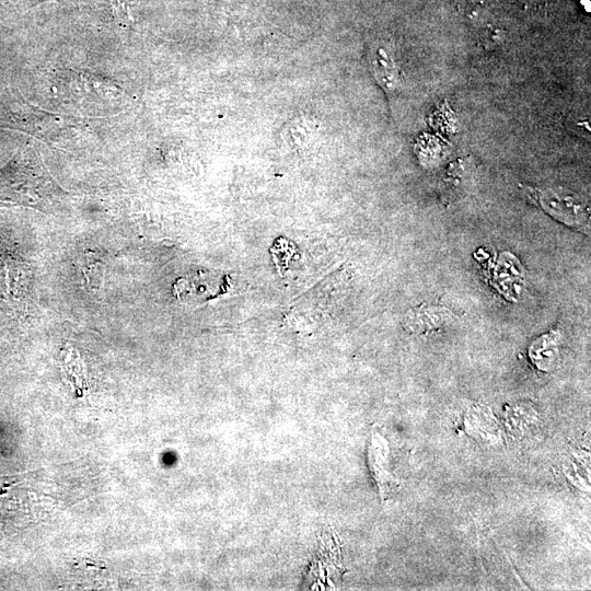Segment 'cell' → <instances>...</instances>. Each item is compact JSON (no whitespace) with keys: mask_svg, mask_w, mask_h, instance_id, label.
Wrapping results in <instances>:
<instances>
[{"mask_svg":"<svg viewBox=\"0 0 591 591\" xmlns=\"http://www.w3.org/2000/svg\"><path fill=\"white\" fill-rule=\"evenodd\" d=\"M387 451L386 440L380 433L373 431L368 451L369 465L382 498L385 497L387 486L393 483V477L385 470Z\"/></svg>","mask_w":591,"mask_h":591,"instance_id":"cell-1","label":"cell"},{"mask_svg":"<svg viewBox=\"0 0 591 591\" xmlns=\"http://www.w3.org/2000/svg\"><path fill=\"white\" fill-rule=\"evenodd\" d=\"M542 205L553 216L563 221L577 223L580 221L582 210L580 205L569 196L558 195L552 192L544 193L541 198Z\"/></svg>","mask_w":591,"mask_h":591,"instance_id":"cell-2","label":"cell"},{"mask_svg":"<svg viewBox=\"0 0 591 591\" xmlns=\"http://www.w3.org/2000/svg\"><path fill=\"white\" fill-rule=\"evenodd\" d=\"M556 334L549 333L537 338L530 347L529 356L537 369L547 371L557 356Z\"/></svg>","mask_w":591,"mask_h":591,"instance_id":"cell-3","label":"cell"}]
</instances>
